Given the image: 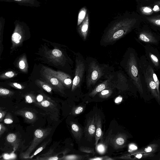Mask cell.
Here are the masks:
<instances>
[{
    "mask_svg": "<svg viewBox=\"0 0 160 160\" xmlns=\"http://www.w3.org/2000/svg\"><path fill=\"white\" fill-rule=\"evenodd\" d=\"M96 129L95 114L88 120L85 129V136L87 140L91 141L95 136Z\"/></svg>",
    "mask_w": 160,
    "mask_h": 160,
    "instance_id": "cell-12",
    "label": "cell"
},
{
    "mask_svg": "<svg viewBox=\"0 0 160 160\" xmlns=\"http://www.w3.org/2000/svg\"><path fill=\"white\" fill-rule=\"evenodd\" d=\"M159 159L160 160V159Z\"/></svg>",
    "mask_w": 160,
    "mask_h": 160,
    "instance_id": "cell-50",
    "label": "cell"
},
{
    "mask_svg": "<svg viewBox=\"0 0 160 160\" xmlns=\"http://www.w3.org/2000/svg\"><path fill=\"white\" fill-rule=\"evenodd\" d=\"M51 129L50 128L37 129L34 131L33 138L30 146L24 152L21 153L20 158L23 159H28L31 153L50 134Z\"/></svg>",
    "mask_w": 160,
    "mask_h": 160,
    "instance_id": "cell-6",
    "label": "cell"
},
{
    "mask_svg": "<svg viewBox=\"0 0 160 160\" xmlns=\"http://www.w3.org/2000/svg\"><path fill=\"white\" fill-rule=\"evenodd\" d=\"M91 160H112L113 159L108 156H105L101 157H96L93 158H89Z\"/></svg>",
    "mask_w": 160,
    "mask_h": 160,
    "instance_id": "cell-40",
    "label": "cell"
},
{
    "mask_svg": "<svg viewBox=\"0 0 160 160\" xmlns=\"http://www.w3.org/2000/svg\"><path fill=\"white\" fill-rule=\"evenodd\" d=\"M6 130V127L1 122L0 123V137L2 135Z\"/></svg>",
    "mask_w": 160,
    "mask_h": 160,
    "instance_id": "cell-43",
    "label": "cell"
},
{
    "mask_svg": "<svg viewBox=\"0 0 160 160\" xmlns=\"http://www.w3.org/2000/svg\"><path fill=\"white\" fill-rule=\"evenodd\" d=\"M85 59V81L88 89L101 82L114 71L112 67L108 64L100 63L95 58L87 57Z\"/></svg>",
    "mask_w": 160,
    "mask_h": 160,
    "instance_id": "cell-3",
    "label": "cell"
},
{
    "mask_svg": "<svg viewBox=\"0 0 160 160\" xmlns=\"http://www.w3.org/2000/svg\"><path fill=\"white\" fill-rule=\"evenodd\" d=\"M95 123L96 125V132L95 135V145L98 143L99 140L102 137V129L101 118L99 114H95Z\"/></svg>",
    "mask_w": 160,
    "mask_h": 160,
    "instance_id": "cell-18",
    "label": "cell"
},
{
    "mask_svg": "<svg viewBox=\"0 0 160 160\" xmlns=\"http://www.w3.org/2000/svg\"><path fill=\"white\" fill-rule=\"evenodd\" d=\"M127 138L128 136L125 133H118L113 137L110 138L109 142L114 148L118 149L124 147Z\"/></svg>",
    "mask_w": 160,
    "mask_h": 160,
    "instance_id": "cell-14",
    "label": "cell"
},
{
    "mask_svg": "<svg viewBox=\"0 0 160 160\" xmlns=\"http://www.w3.org/2000/svg\"><path fill=\"white\" fill-rule=\"evenodd\" d=\"M14 92L8 89L1 88H0V95L1 96H8L12 95Z\"/></svg>",
    "mask_w": 160,
    "mask_h": 160,
    "instance_id": "cell-34",
    "label": "cell"
},
{
    "mask_svg": "<svg viewBox=\"0 0 160 160\" xmlns=\"http://www.w3.org/2000/svg\"><path fill=\"white\" fill-rule=\"evenodd\" d=\"M21 35L18 32H14L12 36V40L13 43L15 45H17L19 43L22 39Z\"/></svg>",
    "mask_w": 160,
    "mask_h": 160,
    "instance_id": "cell-30",
    "label": "cell"
},
{
    "mask_svg": "<svg viewBox=\"0 0 160 160\" xmlns=\"http://www.w3.org/2000/svg\"><path fill=\"white\" fill-rule=\"evenodd\" d=\"M15 1H21V0H14Z\"/></svg>",
    "mask_w": 160,
    "mask_h": 160,
    "instance_id": "cell-48",
    "label": "cell"
},
{
    "mask_svg": "<svg viewBox=\"0 0 160 160\" xmlns=\"http://www.w3.org/2000/svg\"><path fill=\"white\" fill-rule=\"evenodd\" d=\"M133 155L134 157L132 160H136L137 159H140L142 158H148L152 157L154 156V154L153 153L149 152L147 153H138L133 155Z\"/></svg>",
    "mask_w": 160,
    "mask_h": 160,
    "instance_id": "cell-29",
    "label": "cell"
},
{
    "mask_svg": "<svg viewBox=\"0 0 160 160\" xmlns=\"http://www.w3.org/2000/svg\"><path fill=\"white\" fill-rule=\"evenodd\" d=\"M70 125L71 132L73 136L77 140L79 141L82 134V128L77 124L73 122H71Z\"/></svg>",
    "mask_w": 160,
    "mask_h": 160,
    "instance_id": "cell-20",
    "label": "cell"
},
{
    "mask_svg": "<svg viewBox=\"0 0 160 160\" xmlns=\"http://www.w3.org/2000/svg\"><path fill=\"white\" fill-rule=\"evenodd\" d=\"M19 67L22 70H25L27 67V64L24 59H22L19 62Z\"/></svg>",
    "mask_w": 160,
    "mask_h": 160,
    "instance_id": "cell-39",
    "label": "cell"
},
{
    "mask_svg": "<svg viewBox=\"0 0 160 160\" xmlns=\"http://www.w3.org/2000/svg\"><path fill=\"white\" fill-rule=\"evenodd\" d=\"M11 85L13 87L18 89H22L24 88L23 86L16 82H13L12 83Z\"/></svg>",
    "mask_w": 160,
    "mask_h": 160,
    "instance_id": "cell-44",
    "label": "cell"
},
{
    "mask_svg": "<svg viewBox=\"0 0 160 160\" xmlns=\"http://www.w3.org/2000/svg\"><path fill=\"white\" fill-rule=\"evenodd\" d=\"M15 73L12 71H9L2 74L0 76L1 78H8L13 77L15 76Z\"/></svg>",
    "mask_w": 160,
    "mask_h": 160,
    "instance_id": "cell-37",
    "label": "cell"
},
{
    "mask_svg": "<svg viewBox=\"0 0 160 160\" xmlns=\"http://www.w3.org/2000/svg\"><path fill=\"white\" fill-rule=\"evenodd\" d=\"M14 113L17 115L22 117L25 121L28 123H34L37 119V116L35 113L25 108L18 110L14 112Z\"/></svg>",
    "mask_w": 160,
    "mask_h": 160,
    "instance_id": "cell-16",
    "label": "cell"
},
{
    "mask_svg": "<svg viewBox=\"0 0 160 160\" xmlns=\"http://www.w3.org/2000/svg\"><path fill=\"white\" fill-rule=\"evenodd\" d=\"M153 0H136L138 5H145L151 2Z\"/></svg>",
    "mask_w": 160,
    "mask_h": 160,
    "instance_id": "cell-42",
    "label": "cell"
},
{
    "mask_svg": "<svg viewBox=\"0 0 160 160\" xmlns=\"http://www.w3.org/2000/svg\"><path fill=\"white\" fill-rule=\"evenodd\" d=\"M146 23L142 26L141 25L135 29L138 39L148 44H158L160 41V37L152 32L149 25Z\"/></svg>",
    "mask_w": 160,
    "mask_h": 160,
    "instance_id": "cell-7",
    "label": "cell"
},
{
    "mask_svg": "<svg viewBox=\"0 0 160 160\" xmlns=\"http://www.w3.org/2000/svg\"><path fill=\"white\" fill-rule=\"evenodd\" d=\"M44 70L54 76L64 86L68 88H72L73 80L68 74L62 72L55 71L46 67H44Z\"/></svg>",
    "mask_w": 160,
    "mask_h": 160,
    "instance_id": "cell-11",
    "label": "cell"
},
{
    "mask_svg": "<svg viewBox=\"0 0 160 160\" xmlns=\"http://www.w3.org/2000/svg\"><path fill=\"white\" fill-rule=\"evenodd\" d=\"M158 147L157 144H153L141 149L130 152L129 154L130 155H133L138 153H153L157 150Z\"/></svg>",
    "mask_w": 160,
    "mask_h": 160,
    "instance_id": "cell-22",
    "label": "cell"
},
{
    "mask_svg": "<svg viewBox=\"0 0 160 160\" xmlns=\"http://www.w3.org/2000/svg\"><path fill=\"white\" fill-rule=\"evenodd\" d=\"M79 150L81 152H84L91 153L93 154L95 153L93 149L89 147H81L79 148Z\"/></svg>",
    "mask_w": 160,
    "mask_h": 160,
    "instance_id": "cell-36",
    "label": "cell"
},
{
    "mask_svg": "<svg viewBox=\"0 0 160 160\" xmlns=\"http://www.w3.org/2000/svg\"><path fill=\"white\" fill-rule=\"evenodd\" d=\"M13 117L9 112L7 113L3 120L4 122L7 124H10L13 122Z\"/></svg>",
    "mask_w": 160,
    "mask_h": 160,
    "instance_id": "cell-35",
    "label": "cell"
},
{
    "mask_svg": "<svg viewBox=\"0 0 160 160\" xmlns=\"http://www.w3.org/2000/svg\"><path fill=\"white\" fill-rule=\"evenodd\" d=\"M89 26V17L88 12L86 17L82 22L78 26L77 31L83 41H86L88 37Z\"/></svg>",
    "mask_w": 160,
    "mask_h": 160,
    "instance_id": "cell-15",
    "label": "cell"
},
{
    "mask_svg": "<svg viewBox=\"0 0 160 160\" xmlns=\"http://www.w3.org/2000/svg\"><path fill=\"white\" fill-rule=\"evenodd\" d=\"M159 11H160V9H159Z\"/></svg>",
    "mask_w": 160,
    "mask_h": 160,
    "instance_id": "cell-49",
    "label": "cell"
},
{
    "mask_svg": "<svg viewBox=\"0 0 160 160\" xmlns=\"http://www.w3.org/2000/svg\"><path fill=\"white\" fill-rule=\"evenodd\" d=\"M122 100V98L120 96L117 97L115 100V102L116 103H118L121 102Z\"/></svg>",
    "mask_w": 160,
    "mask_h": 160,
    "instance_id": "cell-47",
    "label": "cell"
},
{
    "mask_svg": "<svg viewBox=\"0 0 160 160\" xmlns=\"http://www.w3.org/2000/svg\"><path fill=\"white\" fill-rule=\"evenodd\" d=\"M139 59L141 72L145 84L152 95L160 104V98L158 94L156 83L152 76V71L154 68L145 55L141 56Z\"/></svg>",
    "mask_w": 160,
    "mask_h": 160,
    "instance_id": "cell-4",
    "label": "cell"
},
{
    "mask_svg": "<svg viewBox=\"0 0 160 160\" xmlns=\"http://www.w3.org/2000/svg\"><path fill=\"white\" fill-rule=\"evenodd\" d=\"M143 22L138 13L126 12L114 18L103 31L100 41L102 46L114 44L133 30L138 28Z\"/></svg>",
    "mask_w": 160,
    "mask_h": 160,
    "instance_id": "cell-1",
    "label": "cell"
},
{
    "mask_svg": "<svg viewBox=\"0 0 160 160\" xmlns=\"http://www.w3.org/2000/svg\"><path fill=\"white\" fill-rule=\"evenodd\" d=\"M25 98V102L27 103H35L37 102L36 97L32 94H29L26 95Z\"/></svg>",
    "mask_w": 160,
    "mask_h": 160,
    "instance_id": "cell-31",
    "label": "cell"
},
{
    "mask_svg": "<svg viewBox=\"0 0 160 160\" xmlns=\"http://www.w3.org/2000/svg\"><path fill=\"white\" fill-rule=\"evenodd\" d=\"M135 147H136L134 145L131 144L129 146V151L130 152H132V150L135 149Z\"/></svg>",
    "mask_w": 160,
    "mask_h": 160,
    "instance_id": "cell-46",
    "label": "cell"
},
{
    "mask_svg": "<svg viewBox=\"0 0 160 160\" xmlns=\"http://www.w3.org/2000/svg\"><path fill=\"white\" fill-rule=\"evenodd\" d=\"M38 83L46 92L50 93H52V88L49 85L40 80H38Z\"/></svg>",
    "mask_w": 160,
    "mask_h": 160,
    "instance_id": "cell-32",
    "label": "cell"
},
{
    "mask_svg": "<svg viewBox=\"0 0 160 160\" xmlns=\"http://www.w3.org/2000/svg\"><path fill=\"white\" fill-rule=\"evenodd\" d=\"M146 57L154 69L160 68V53L158 49L148 45H144Z\"/></svg>",
    "mask_w": 160,
    "mask_h": 160,
    "instance_id": "cell-10",
    "label": "cell"
},
{
    "mask_svg": "<svg viewBox=\"0 0 160 160\" xmlns=\"http://www.w3.org/2000/svg\"><path fill=\"white\" fill-rule=\"evenodd\" d=\"M143 5H148L152 7L155 6L160 7V0H153L147 4Z\"/></svg>",
    "mask_w": 160,
    "mask_h": 160,
    "instance_id": "cell-38",
    "label": "cell"
},
{
    "mask_svg": "<svg viewBox=\"0 0 160 160\" xmlns=\"http://www.w3.org/2000/svg\"><path fill=\"white\" fill-rule=\"evenodd\" d=\"M142 16L144 22L148 25L152 29L160 33V13Z\"/></svg>",
    "mask_w": 160,
    "mask_h": 160,
    "instance_id": "cell-13",
    "label": "cell"
},
{
    "mask_svg": "<svg viewBox=\"0 0 160 160\" xmlns=\"http://www.w3.org/2000/svg\"><path fill=\"white\" fill-rule=\"evenodd\" d=\"M6 140L9 143L13 146L14 150L18 148L20 144V140L16 134L11 133L8 134L7 136Z\"/></svg>",
    "mask_w": 160,
    "mask_h": 160,
    "instance_id": "cell-21",
    "label": "cell"
},
{
    "mask_svg": "<svg viewBox=\"0 0 160 160\" xmlns=\"http://www.w3.org/2000/svg\"><path fill=\"white\" fill-rule=\"evenodd\" d=\"M51 141V139H49L47 141L43 142L40 146L35 151L34 153L31 156H30L28 159H31L34 156L36 155L38 153H39L43 149H44L47 145Z\"/></svg>",
    "mask_w": 160,
    "mask_h": 160,
    "instance_id": "cell-28",
    "label": "cell"
},
{
    "mask_svg": "<svg viewBox=\"0 0 160 160\" xmlns=\"http://www.w3.org/2000/svg\"><path fill=\"white\" fill-rule=\"evenodd\" d=\"M116 88H111L105 89L98 93L99 97L102 98H107L110 97L113 92L114 89Z\"/></svg>",
    "mask_w": 160,
    "mask_h": 160,
    "instance_id": "cell-26",
    "label": "cell"
},
{
    "mask_svg": "<svg viewBox=\"0 0 160 160\" xmlns=\"http://www.w3.org/2000/svg\"><path fill=\"white\" fill-rule=\"evenodd\" d=\"M43 75L48 81L59 92L62 94H65L64 92V86L58 78L53 75L45 71H44Z\"/></svg>",
    "mask_w": 160,
    "mask_h": 160,
    "instance_id": "cell-17",
    "label": "cell"
},
{
    "mask_svg": "<svg viewBox=\"0 0 160 160\" xmlns=\"http://www.w3.org/2000/svg\"><path fill=\"white\" fill-rule=\"evenodd\" d=\"M110 134H108L104 142L102 140L101 142H100L98 144V143L96 145V149L99 153L101 154H103L106 152L108 144L111 138L110 135Z\"/></svg>",
    "mask_w": 160,
    "mask_h": 160,
    "instance_id": "cell-23",
    "label": "cell"
},
{
    "mask_svg": "<svg viewBox=\"0 0 160 160\" xmlns=\"http://www.w3.org/2000/svg\"><path fill=\"white\" fill-rule=\"evenodd\" d=\"M35 106L42 109L49 114L52 120L58 121L59 119V110L56 103L50 98L44 100L40 102L34 103Z\"/></svg>",
    "mask_w": 160,
    "mask_h": 160,
    "instance_id": "cell-9",
    "label": "cell"
},
{
    "mask_svg": "<svg viewBox=\"0 0 160 160\" xmlns=\"http://www.w3.org/2000/svg\"><path fill=\"white\" fill-rule=\"evenodd\" d=\"M75 62L74 77L71 88L72 92L80 88L85 80L86 59L79 52L75 54Z\"/></svg>",
    "mask_w": 160,
    "mask_h": 160,
    "instance_id": "cell-5",
    "label": "cell"
},
{
    "mask_svg": "<svg viewBox=\"0 0 160 160\" xmlns=\"http://www.w3.org/2000/svg\"><path fill=\"white\" fill-rule=\"evenodd\" d=\"M48 97L42 94H38L36 97L37 102H40Z\"/></svg>",
    "mask_w": 160,
    "mask_h": 160,
    "instance_id": "cell-41",
    "label": "cell"
},
{
    "mask_svg": "<svg viewBox=\"0 0 160 160\" xmlns=\"http://www.w3.org/2000/svg\"><path fill=\"white\" fill-rule=\"evenodd\" d=\"M87 12V7L85 6L83 7L80 9L78 15L77 26L79 25L84 20Z\"/></svg>",
    "mask_w": 160,
    "mask_h": 160,
    "instance_id": "cell-25",
    "label": "cell"
},
{
    "mask_svg": "<svg viewBox=\"0 0 160 160\" xmlns=\"http://www.w3.org/2000/svg\"><path fill=\"white\" fill-rule=\"evenodd\" d=\"M84 108L82 106L76 107L72 109L70 114L73 115H77L82 112Z\"/></svg>",
    "mask_w": 160,
    "mask_h": 160,
    "instance_id": "cell-33",
    "label": "cell"
},
{
    "mask_svg": "<svg viewBox=\"0 0 160 160\" xmlns=\"http://www.w3.org/2000/svg\"><path fill=\"white\" fill-rule=\"evenodd\" d=\"M100 82L89 93V96L93 97L99 92L108 88H116L118 89L117 72L114 71Z\"/></svg>",
    "mask_w": 160,
    "mask_h": 160,
    "instance_id": "cell-8",
    "label": "cell"
},
{
    "mask_svg": "<svg viewBox=\"0 0 160 160\" xmlns=\"http://www.w3.org/2000/svg\"><path fill=\"white\" fill-rule=\"evenodd\" d=\"M87 155H70L64 156L59 158L61 160H78L83 159L87 157Z\"/></svg>",
    "mask_w": 160,
    "mask_h": 160,
    "instance_id": "cell-27",
    "label": "cell"
},
{
    "mask_svg": "<svg viewBox=\"0 0 160 160\" xmlns=\"http://www.w3.org/2000/svg\"><path fill=\"white\" fill-rule=\"evenodd\" d=\"M37 160H58L59 158L58 154L54 151V149L50 148L47 152L37 156L35 159Z\"/></svg>",
    "mask_w": 160,
    "mask_h": 160,
    "instance_id": "cell-19",
    "label": "cell"
},
{
    "mask_svg": "<svg viewBox=\"0 0 160 160\" xmlns=\"http://www.w3.org/2000/svg\"><path fill=\"white\" fill-rule=\"evenodd\" d=\"M6 112L0 109V122H1L2 121L3 118L6 116Z\"/></svg>",
    "mask_w": 160,
    "mask_h": 160,
    "instance_id": "cell-45",
    "label": "cell"
},
{
    "mask_svg": "<svg viewBox=\"0 0 160 160\" xmlns=\"http://www.w3.org/2000/svg\"><path fill=\"white\" fill-rule=\"evenodd\" d=\"M49 58L55 61H60L63 57V54L61 51L57 49H54L48 54Z\"/></svg>",
    "mask_w": 160,
    "mask_h": 160,
    "instance_id": "cell-24",
    "label": "cell"
},
{
    "mask_svg": "<svg viewBox=\"0 0 160 160\" xmlns=\"http://www.w3.org/2000/svg\"><path fill=\"white\" fill-rule=\"evenodd\" d=\"M120 64L139 93L142 94L145 83L141 72L140 59L135 50L131 48H127Z\"/></svg>",
    "mask_w": 160,
    "mask_h": 160,
    "instance_id": "cell-2",
    "label": "cell"
}]
</instances>
